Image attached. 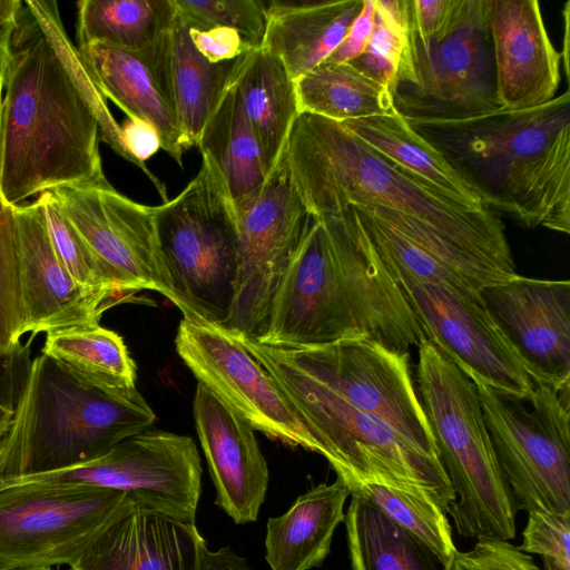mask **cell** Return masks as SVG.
<instances>
[{"instance_id":"obj_1","label":"cell","mask_w":570,"mask_h":570,"mask_svg":"<svg viewBox=\"0 0 570 570\" xmlns=\"http://www.w3.org/2000/svg\"><path fill=\"white\" fill-rule=\"evenodd\" d=\"M100 139L130 161L120 125L69 39L58 3L22 1L2 95V199L13 207L62 186L110 184Z\"/></svg>"},{"instance_id":"obj_2","label":"cell","mask_w":570,"mask_h":570,"mask_svg":"<svg viewBox=\"0 0 570 570\" xmlns=\"http://www.w3.org/2000/svg\"><path fill=\"white\" fill-rule=\"evenodd\" d=\"M350 338L409 354L426 337L348 206L313 219L256 342L308 348Z\"/></svg>"},{"instance_id":"obj_3","label":"cell","mask_w":570,"mask_h":570,"mask_svg":"<svg viewBox=\"0 0 570 570\" xmlns=\"http://www.w3.org/2000/svg\"><path fill=\"white\" fill-rule=\"evenodd\" d=\"M293 183L314 218L351 205L380 206L424 225L507 281L517 275L498 215L472 209L384 158L341 122L302 112L286 141Z\"/></svg>"},{"instance_id":"obj_4","label":"cell","mask_w":570,"mask_h":570,"mask_svg":"<svg viewBox=\"0 0 570 570\" xmlns=\"http://www.w3.org/2000/svg\"><path fill=\"white\" fill-rule=\"evenodd\" d=\"M405 119L487 209L528 228L570 233L569 90L531 108Z\"/></svg>"},{"instance_id":"obj_5","label":"cell","mask_w":570,"mask_h":570,"mask_svg":"<svg viewBox=\"0 0 570 570\" xmlns=\"http://www.w3.org/2000/svg\"><path fill=\"white\" fill-rule=\"evenodd\" d=\"M155 421L136 387L90 384L40 354L27 367L10 428L0 440V475L39 474L96 460Z\"/></svg>"},{"instance_id":"obj_6","label":"cell","mask_w":570,"mask_h":570,"mask_svg":"<svg viewBox=\"0 0 570 570\" xmlns=\"http://www.w3.org/2000/svg\"><path fill=\"white\" fill-rule=\"evenodd\" d=\"M419 348L421 404L454 493L459 535L510 541L517 507L500 470L475 384L433 343Z\"/></svg>"},{"instance_id":"obj_7","label":"cell","mask_w":570,"mask_h":570,"mask_svg":"<svg viewBox=\"0 0 570 570\" xmlns=\"http://www.w3.org/2000/svg\"><path fill=\"white\" fill-rule=\"evenodd\" d=\"M264 366L347 485L382 483L430 495L448 514L454 493L440 461L416 452L299 367L282 347L239 341Z\"/></svg>"},{"instance_id":"obj_8","label":"cell","mask_w":570,"mask_h":570,"mask_svg":"<svg viewBox=\"0 0 570 570\" xmlns=\"http://www.w3.org/2000/svg\"><path fill=\"white\" fill-rule=\"evenodd\" d=\"M156 223L183 317L219 326L234 298L239 240L233 198L208 157L178 196L156 206Z\"/></svg>"},{"instance_id":"obj_9","label":"cell","mask_w":570,"mask_h":570,"mask_svg":"<svg viewBox=\"0 0 570 570\" xmlns=\"http://www.w3.org/2000/svg\"><path fill=\"white\" fill-rule=\"evenodd\" d=\"M392 97L405 118H464L500 108L487 0H456L431 32L405 20Z\"/></svg>"},{"instance_id":"obj_10","label":"cell","mask_w":570,"mask_h":570,"mask_svg":"<svg viewBox=\"0 0 570 570\" xmlns=\"http://www.w3.org/2000/svg\"><path fill=\"white\" fill-rule=\"evenodd\" d=\"M533 383L527 397L474 384L517 510L570 514V389Z\"/></svg>"},{"instance_id":"obj_11","label":"cell","mask_w":570,"mask_h":570,"mask_svg":"<svg viewBox=\"0 0 570 570\" xmlns=\"http://www.w3.org/2000/svg\"><path fill=\"white\" fill-rule=\"evenodd\" d=\"M233 202L238 273L229 314L218 327L238 341H258L281 279L314 219L293 183L286 144L263 184Z\"/></svg>"},{"instance_id":"obj_12","label":"cell","mask_w":570,"mask_h":570,"mask_svg":"<svg viewBox=\"0 0 570 570\" xmlns=\"http://www.w3.org/2000/svg\"><path fill=\"white\" fill-rule=\"evenodd\" d=\"M98 487L17 484L0 490V569L71 564L127 502Z\"/></svg>"},{"instance_id":"obj_13","label":"cell","mask_w":570,"mask_h":570,"mask_svg":"<svg viewBox=\"0 0 570 570\" xmlns=\"http://www.w3.org/2000/svg\"><path fill=\"white\" fill-rule=\"evenodd\" d=\"M284 352L309 375L356 410L383 422L420 454L439 460L423 407L414 391L409 354L363 338Z\"/></svg>"},{"instance_id":"obj_14","label":"cell","mask_w":570,"mask_h":570,"mask_svg":"<svg viewBox=\"0 0 570 570\" xmlns=\"http://www.w3.org/2000/svg\"><path fill=\"white\" fill-rule=\"evenodd\" d=\"M175 346L197 383L255 431L318 454L317 442L308 426L269 373L238 340L216 325L183 317Z\"/></svg>"},{"instance_id":"obj_15","label":"cell","mask_w":570,"mask_h":570,"mask_svg":"<svg viewBox=\"0 0 570 570\" xmlns=\"http://www.w3.org/2000/svg\"><path fill=\"white\" fill-rule=\"evenodd\" d=\"M61 212L121 288L155 291L180 311L157 230L156 206L137 203L108 185L50 190Z\"/></svg>"},{"instance_id":"obj_16","label":"cell","mask_w":570,"mask_h":570,"mask_svg":"<svg viewBox=\"0 0 570 570\" xmlns=\"http://www.w3.org/2000/svg\"><path fill=\"white\" fill-rule=\"evenodd\" d=\"M425 337L473 383L527 397L533 380L482 301L449 286L393 278Z\"/></svg>"},{"instance_id":"obj_17","label":"cell","mask_w":570,"mask_h":570,"mask_svg":"<svg viewBox=\"0 0 570 570\" xmlns=\"http://www.w3.org/2000/svg\"><path fill=\"white\" fill-rule=\"evenodd\" d=\"M79 487L118 490L147 508L195 521L202 493V464L188 435L148 429L105 455L73 466Z\"/></svg>"},{"instance_id":"obj_18","label":"cell","mask_w":570,"mask_h":570,"mask_svg":"<svg viewBox=\"0 0 570 570\" xmlns=\"http://www.w3.org/2000/svg\"><path fill=\"white\" fill-rule=\"evenodd\" d=\"M480 296L531 379L570 389V282L517 274Z\"/></svg>"},{"instance_id":"obj_19","label":"cell","mask_w":570,"mask_h":570,"mask_svg":"<svg viewBox=\"0 0 570 570\" xmlns=\"http://www.w3.org/2000/svg\"><path fill=\"white\" fill-rule=\"evenodd\" d=\"M19 245L24 334L55 333L99 325L117 303L80 287L59 261L50 242L40 205L13 206Z\"/></svg>"},{"instance_id":"obj_20","label":"cell","mask_w":570,"mask_h":570,"mask_svg":"<svg viewBox=\"0 0 570 570\" xmlns=\"http://www.w3.org/2000/svg\"><path fill=\"white\" fill-rule=\"evenodd\" d=\"M193 416L215 487V504L237 524L256 521L269 472L255 430L199 383Z\"/></svg>"},{"instance_id":"obj_21","label":"cell","mask_w":570,"mask_h":570,"mask_svg":"<svg viewBox=\"0 0 570 570\" xmlns=\"http://www.w3.org/2000/svg\"><path fill=\"white\" fill-rule=\"evenodd\" d=\"M207 549L195 521L128 498L69 570H203Z\"/></svg>"},{"instance_id":"obj_22","label":"cell","mask_w":570,"mask_h":570,"mask_svg":"<svg viewBox=\"0 0 570 570\" xmlns=\"http://www.w3.org/2000/svg\"><path fill=\"white\" fill-rule=\"evenodd\" d=\"M500 108L522 109L556 97L561 53L537 0H487Z\"/></svg>"},{"instance_id":"obj_23","label":"cell","mask_w":570,"mask_h":570,"mask_svg":"<svg viewBox=\"0 0 570 570\" xmlns=\"http://www.w3.org/2000/svg\"><path fill=\"white\" fill-rule=\"evenodd\" d=\"M167 30L153 45L138 51L104 42L79 46L78 50L105 98L128 118L153 126L161 148L184 167L183 155L188 147L167 83Z\"/></svg>"},{"instance_id":"obj_24","label":"cell","mask_w":570,"mask_h":570,"mask_svg":"<svg viewBox=\"0 0 570 570\" xmlns=\"http://www.w3.org/2000/svg\"><path fill=\"white\" fill-rule=\"evenodd\" d=\"M363 1H268L261 48L279 58L295 80L331 56L361 11Z\"/></svg>"},{"instance_id":"obj_25","label":"cell","mask_w":570,"mask_h":570,"mask_svg":"<svg viewBox=\"0 0 570 570\" xmlns=\"http://www.w3.org/2000/svg\"><path fill=\"white\" fill-rule=\"evenodd\" d=\"M351 495L341 478L299 495L289 509L266 524L265 559L271 570H309L331 552L335 529L344 521Z\"/></svg>"},{"instance_id":"obj_26","label":"cell","mask_w":570,"mask_h":570,"mask_svg":"<svg viewBox=\"0 0 570 570\" xmlns=\"http://www.w3.org/2000/svg\"><path fill=\"white\" fill-rule=\"evenodd\" d=\"M249 53L234 61H208L194 47L188 22L176 7L166 33V76L188 148L197 146L205 124Z\"/></svg>"},{"instance_id":"obj_27","label":"cell","mask_w":570,"mask_h":570,"mask_svg":"<svg viewBox=\"0 0 570 570\" xmlns=\"http://www.w3.org/2000/svg\"><path fill=\"white\" fill-rule=\"evenodd\" d=\"M235 82L268 173L301 114L295 81L279 58L258 48L246 57Z\"/></svg>"},{"instance_id":"obj_28","label":"cell","mask_w":570,"mask_h":570,"mask_svg":"<svg viewBox=\"0 0 570 570\" xmlns=\"http://www.w3.org/2000/svg\"><path fill=\"white\" fill-rule=\"evenodd\" d=\"M197 146L217 167L233 199L252 193L265 180L268 173L263 150L235 77L205 124Z\"/></svg>"},{"instance_id":"obj_29","label":"cell","mask_w":570,"mask_h":570,"mask_svg":"<svg viewBox=\"0 0 570 570\" xmlns=\"http://www.w3.org/2000/svg\"><path fill=\"white\" fill-rule=\"evenodd\" d=\"M342 125L384 158L476 210L487 209L448 160L397 111Z\"/></svg>"},{"instance_id":"obj_30","label":"cell","mask_w":570,"mask_h":570,"mask_svg":"<svg viewBox=\"0 0 570 570\" xmlns=\"http://www.w3.org/2000/svg\"><path fill=\"white\" fill-rule=\"evenodd\" d=\"M351 497L344 521L352 570H446L425 543L375 504Z\"/></svg>"},{"instance_id":"obj_31","label":"cell","mask_w":570,"mask_h":570,"mask_svg":"<svg viewBox=\"0 0 570 570\" xmlns=\"http://www.w3.org/2000/svg\"><path fill=\"white\" fill-rule=\"evenodd\" d=\"M294 81L301 114L342 124L396 110L390 89L350 62L323 61Z\"/></svg>"},{"instance_id":"obj_32","label":"cell","mask_w":570,"mask_h":570,"mask_svg":"<svg viewBox=\"0 0 570 570\" xmlns=\"http://www.w3.org/2000/svg\"><path fill=\"white\" fill-rule=\"evenodd\" d=\"M77 8L78 47L104 42L134 51L153 45L176 11L174 0H81Z\"/></svg>"},{"instance_id":"obj_33","label":"cell","mask_w":570,"mask_h":570,"mask_svg":"<svg viewBox=\"0 0 570 570\" xmlns=\"http://www.w3.org/2000/svg\"><path fill=\"white\" fill-rule=\"evenodd\" d=\"M41 354L90 384L109 390L136 387V365L122 336L100 325L49 333Z\"/></svg>"},{"instance_id":"obj_34","label":"cell","mask_w":570,"mask_h":570,"mask_svg":"<svg viewBox=\"0 0 570 570\" xmlns=\"http://www.w3.org/2000/svg\"><path fill=\"white\" fill-rule=\"evenodd\" d=\"M425 543L448 566L458 550L446 512L426 493L382 483L347 485Z\"/></svg>"},{"instance_id":"obj_35","label":"cell","mask_w":570,"mask_h":570,"mask_svg":"<svg viewBox=\"0 0 570 570\" xmlns=\"http://www.w3.org/2000/svg\"><path fill=\"white\" fill-rule=\"evenodd\" d=\"M52 247L69 275L83 289L107 296L117 304L134 296L125 292L114 274L96 257L61 212L51 191L38 195Z\"/></svg>"},{"instance_id":"obj_36","label":"cell","mask_w":570,"mask_h":570,"mask_svg":"<svg viewBox=\"0 0 570 570\" xmlns=\"http://www.w3.org/2000/svg\"><path fill=\"white\" fill-rule=\"evenodd\" d=\"M24 335L18 232L13 207L0 194V370H13Z\"/></svg>"},{"instance_id":"obj_37","label":"cell","mask_w":570,"mask_h":570,"mask_svg":"<svg viewBox=\"0 0 570 570\" xmlns=\"http://www.w3.org/2000/svg\"><path fill=\"white\" fill-rule=\"evenodd\" d=\"M375 10L371 40L350 63L385 85L392 94L405 37L403 0H375Z\"/></svg>"},{"instance_id":"obj_38","label":"cell","mask_w":570,"mask_h":570,"mask_svg":"<svg viewBox=\"0 0 570 570\" xmlns=\"http://www.w3.org/2000/svg\"><path fill=\"white\" fill-rule=\"evenodd\" d=\"M191 21L230 28L258 49L263 46L267 24V2L262 0H174Z\"/></svg>"},{"instance_id":"obj_39","label":"cell","mask_w":570,"mask_h":570,"mask_svg":"<svg viewBox=\"0 0 570 570\" xmlns=\"http://www.w3.org/2000/svg\"><path fill=\"white\" fill-rule=\"evenodd\" d=\"M522 538L518 548L541 556L546 570H570V514L529 511Z\"/></svg>"},{"instance_id":"obj_40","label":"cell","mask_w":570,"mask_h":570,"mask_svg":"<svg viewBox=\"0 0 570 570\" xmlns=\"http://www.w3.org/2000/svg\"><path fill=\"white\" fill-rule=\"evenodd\" d=\"M446 570H541L533 558L505 540L480 539L465 552L456 550Z\"/></svg>"},{"instance_id":"obj_41","label":"cell","mask_w":570,"mask_h":570,"mask_svg":"<svg viewBox=\"0 0 570 570\" xmlns=\"http://www.w3.org/2000/svg\"><path fill=\"white\" fill-rule=\"evenodd\" d=\"M185 18L189 26V37L194 47L213 63L234 61L255 50L236 30L200 24L186 16Z\"/></svg>"},{"instance_id":"obj_42","label":"cell","mask_w":570,"mask_h":570,"mask_svg":"<svg viewBox=\"0 0 570 570\" xmlns=\"http://www.w3.org/2000/svg\"><path fill=\"white\" fill-rule=\"evenodd\" d=\"M121 138L130 163L138 166L156 186L164 203L168 202L165 185L148 169L146 161L158 151L160 139L156 129L141 120L128 118L121 126Z\"/></svg>"},{"instance_id":"obj_43","label":"cell","mask_w":570,"mask_h":570,"mask_svg":"<svg viewBox=\"0 0 570 570\" xmlns=\"http://www.w3.org/2000/svg\"><path fill=\"white\" fill-rule=\"evenodd\" d=\"M375 0H364L361 11L347 29L337 48L325 60L351 62L366 49L375 26Z\"/></svg>"},{"instance_id":"obj_44","label":"cell","mask_w":570,"mask_h":570,"mask_svg":"<svg viewBox=\"0 0 570 570\" xmlns=\"http://www.w3.org/2000/svg\"><path fill=\"white\" fill-rule=\"evenodd\" d=\"M203 570H252L245 558L229 547L216 551L206 550Z\"/></svg>"},{"instance_id":"obj_45","label":"cell","mask_w":570,"mask_h":570,"mask_svg":"<svg viewBox=\"0 0 570 570\" xmlns=\"http://www.w3.org/2000/svg\"><path fill=\"white\" fill-rule=\"evenodd\" d=\"M13 30L14 29L0 23V97L3 95L6 75L10 59V42Z\"/></svg>"},{"instance_id":"obj_46","label":"cell","mask_w":570,"mask_h":570,"mask_svg":"<svg viewBox=\"0 0 570 570\" xmlns=\"http://www.w3.org/2000/svg\"><path fill=\"white\" fill-rule=\"evenodd\" d=\"M570 2H567L563 9L564 32H563V51H561V62H563V70L567 79H569V17H570Z\"/></svg>"},{"instance_id":"obj_47","label":"cell","mask_w":570,"mask_h":570,"mask_svg":"<svg viewBox=\"0 0 570 570\" xmlns=\"http://www.w3.org/2000/svg\"><path fill=\"white\" fill-rule=\"evenodd\" d=\"M13 416V407L0 401V440L8 432Z\"/></svg>"},{"instance_id":"obj_48","label":"cell","mask_w":570,"mask_h":570,"mask_svg":"<svg viewBox=\"0 0 570 570\" xmlns=\"http://www.w3.org/2000/svg\"><path fill=\"white\" fill-rule=\"evenodd\" d=\"M0 570H53L47 567H33V568H16V569H0Z\"/></svg>"},{"instance_id":"obj_49","label":"cell","mask_w":570,"mask_h":570,"mask_svg":"<svg viewBox=\"0 0 570 570\" xmlns=\"http://www.w3.org/2000/svg\"><path fill=\"white\" fill-rule=\"evenodd\" d=\"M1 110H2V97H0V148H1Z\"/></svg>"}]
</instances>
